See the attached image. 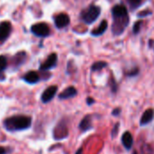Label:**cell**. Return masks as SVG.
Listing matches in <instances>:
<instances>
[{
    "instance_id": "cell-1",
    "label": "cell",
    "mask_w": 154,
    "mask_h": 154,
    "mask_svg": "<svg viewBox=\"0 0 154 154\" xmlns=\"http://www.w3.org/2000/svg\"><path fill=\"white\" fill-rule=\"evenodd\" d=\"M112 32L115 35H121L129 24L128 10L124 5H116L112 8Z\"/></svg>"
},
{
    "instance_id": "cell-2",
    "label": "cell",
    "mask_w": 154,
    "mask_h": 154,
    "mask_svg": "<svg viewBox=\"0 0 154 154\" xmlns=\"http://www.w3.org/2000/svg\"><path fill=\"white\" fill-rule=\"evenodd\" d=\"M4 127L9 132L23 131L30 128L32 118L27 116H13L4 120Z\"/></svg>"
},
{
    "instance_id": "cell-3",
    "label": "cell",
    "mask_w": 154,
    "mask_h": 154,
    "mask_svg": "<svg viewBox=\"0 0 154 154\" xmlns=\"http://www.w3.org/2000/svg\"><path fill=\"white\" fill-rule=\"evenodd\" d=\"M101 13V9L99 6L91 5L85 10H83L80 14L81 20L87 23V24H92L94 22L97 21V19L99 17Z\"/></svg>"
},
{
    "instance_id": "cell-4",
    "label": "cell",
    "mask_w": 154,
    "mask_h": 154,
    "mask_svg": "<svg viewBox=\"0 0 154 154\" xmlns=\"http://www.w3.org/2000/svg\"><path fill=\"white\" fill-rule=\"evenodd\" d=\"M69 135V129L65 120H61L53 130V137L55 140H62Z\"/></svg>"
},
{
    "instance_id": "cell-5",
    "label": "cell",
    "mask_w": 154,
    "mask_h": 154,
    "mask_svg": "<svg viewBox=\"0 0 154 154\" xmlns=\"http://www.w3.org/2000/svg\"><path fill=\"white\" fill-rule=\"evenodd\" d=\"M32 32L38 37H47L50 34V28L45 23H38L32 26Z\"/></svg>"
},
{
    "instance_id": "cell-6",
    "label": "cell",
    "mask_w": 154,
    "mask_h": 154,
    "mask_svg": "<svg viewBox=\"0 0 154 154\" xmlns=\"http://www.w3.org/2000/svg\"><path fill=\"white\" fill-rule=\"evenodd\" d=\"M12 31L11 23L8 21H3L0 23V44L3 43L10 35Z\"/></svg>"
},
{
    "instance_id": "cell-7",
    "label": "cell",
    "mask_w": 154,
    "mask_h": 154,
    "mask_svg": "<svg viewBox=\"0 0 154 154\" xmlns=\"http://www.w3.org/2000/svg\"><path fill=\"white\" fill-rule=\"evenodd\" d=\"M57 60H58V56L56 53H51L48 58L47 60L42 62L40 66V70L42 71H47L49 69H53L56 64H57Z\"/></svg>"
},
{
    "instance_id": "cell-8",
    "label": "cell",
    "mask_w": 154,
    "mask_h": 154,
    "mask_svg": "<svg viewBox=\"0 0 154 154\" xmlns=\"http://www.w3.org/2000/svg\"><path fill=\"white\" fill-rule=\"evenodd\" d=\"M57 91H58L57 86H51V87L47 88L42 94V97H41L42 102L44 104H47L50 101H51L53 99V97H55V95L57 94Z\"/></svg>"
},
{
    "instance_id": "cell-9",
    "label": "cell",
    "mask_w": 154,
    "mask_h": 154,
    "mask_svg": "<svg viewBox=\"0 0 154 154\" xmlns=\"http://www.w3.org/2000/svg\"><path fill=\"white\" fill-rule=\"evenodd\" d=\"M70 19L69 16L67 14L61 13L59 14L58 15L55 16L54 18V23H55V26L59 29H62L65 28L66 26H68L69 24Z\"/></svg>"
},
{
    "instance_id": "cell-10",
    "label": "cell",
    "mask_w": 154,
    "mask_h": 154,
    "mask_svg": "<svg viewBox=\"0 0 154 154\" xmlns=\"http://www.w3.org/2000/svg\"><path fill=\"white\" fill-rule=\"evenodd\" d=\"M93 125H92V116L90 115H88L86 116L83 117V119L80 121L79 125V128L81 132L85 133L88 130H90L92 128Z\"/></svg>"
},
{
    "instance_id": "cell-11",
    "label": "cell",
    "mask_w": 154,
    "mask_h": 154,
    "mask_svg": "<svg viewBox=\"0 0 154 154\" xmlns=\"http://www.w3.org/2000/svg\"><path fill=\"white\" fill-rule=\"evenodd\" d=\"M122 143L124 145V147L127 150V151H130L133 147V144H134V138H133V135L130 132H125L122 135Z\"/></svg>"
},
{
    "instance_id": "cell-12",
    "label": "cell",
    "mask_w": 154,
    "mask_h": 154,
    "mask_svg": "<svg viewBox=\"0 0 154 154\" xmlns=\"http://www.w3.org/2000/svg\"><path fill=\"white\" fill-rule=\"evenodd\" d=\"M154 117V110L152 108H149L147 110L144 111V113L143 114L142 117H141V120H140V125L142 126H144L148 124H150L152 120H153Z\"/></svg>"
},
{
    "instance_id": "cell-13",
    "label": "cell",
    "mask_w": 154,
    "mask_h": 154,
    "mask_svg": "<svg viewBox=\"0 0 154 154\" xmlns=\"http://www.w3.org/2000/svg\"><path fill=\"white\" fill-rule=\"evenodd\" d=\"M78 94V91L77 89L70 86V87H68L67 88H65L60 95H59V98L63 100V99H69V98H71V97H74L75 96H77Z\"/></svg>"
},
{
    "instance_id": "cell-14",
    "label": "cell",
    "mask_w": 154,
    "mask_h": 154,
    "mask_svg": "<svg viewBox=\"0 0 154 154\" xmlns=\"http://www.w3.org/2000/svg\"><path fill=\"white\" fill-rule=\"evenodd\" d=\"M23 80L29 84H35L40 80V76L36 71L31 70L23 76Z\"/></svg>"
},
{
    "instance_id": "cell-15",
    "label": "cell",
    "mask_w": 154,
    "mask_h": 154,
    "mask_svg": "<svg viewBox=\"0 0 154 154\" xmlns=\"http://www.w3.org/2000/svg\"><path fill=\"white\" fill-rule=\"evenodd\" d=\"M107 27H108L107 21H106V20H103V21H101L99 26L97 27L96 29H94V30L91 32V34H92L93 36H100V35H102V34L106 31Z\"/></svg>"
},
{
    "instance_id": "cell-16",
    "label": "cell",
    "mask_w": 154,
    "mask_h": 154,
    "mask_svg": "<svg viewBox=\"0 0 154 154\" xmlns=\"http://www.w3.org/2000/svg\"><path fill=\"white\" fill-rule=\"evenodd\" d=\"M106 66H107V63L106 61H97V62L93 63V65L91 66V70L92 71H98V70L103 69Z\"/></svg>"
},
{
    "instance_id": "cell-17",
    "label": "cell",
    "mask_w": 154,
    "mask_h": 154,
    "mask_svg": "<svg viewBox=\"0 0 154 154\" xmlns=\"http://www.w3.org/2000/svg\"><path fill=\"white\" fill-rule=\"evenodd\" d=\"M126 2L129 5L131 10L134 11V10H136L142 5L143 0H126Z\"/></svg>"
},
{
    "instance_id": "cell-18",
    "label": "cell",
    "mask_w": 154,
    "mask_h": 154,
    "mask_svg": "<svg viewBox=\"0 0 154 154\" xmlns=\"http://www.w3.org/2000/svg\"><path fill=\"white\" fill-rule=\"evenodd\" d=\"M7 67V60L4 55H0V73L3 72Z\"/></svg>"
},
{
    "instance_id": "cell-19",
    "label": "cell",
    "mask_w": 154,
    "mask_h": 154,
    "mask_svg": "<svg viewBox=\"0 0 154 154\" xmlns=\"http://www.w3.org/2000/svg\"><path fill=\"white\" fill-rule=\"evenodd\" d=\"M142 24H143V21H137L135 22L134 25V28H133V32L134 34H137L140 30H141V27H142Z\"/></svg>"
},
{
    "instance_id": "cell-20",
    "label": "cell",
    "mask_w": 154,
    "mask_h": 154,
    "mask_svg": "<svg viewBox=\"0 0 154 154\" xmlns=\"http://www.w3.org/2000/svg\"><path fill=\"white\" fill-rule=\"evenodd\" d=\"M119 125H120V124L119 123H117V124H116V125L114 126V128H113V130H112V133H111V135H112V137L114 138V137H116V134H118V131H119Z\"/></svg>"
},
{
    "instance_id": "cell-21",
    "label": "cell",
    "mask_w": 154,
    "mask_h": 154,
    "mask_svg": "<svg viewBox=\"0 0 154 154\" xmlns=\"http://www.w3.org/2000/svg\"><path fill=\"white\" fill-rule=\"evenodd\" d=\"M110 86H111V90H112V92L113 93H116V91H117V84H116V82L115 81V79L112 78L111 79V84H110Z\"/></svg>"
},
{
    "instance_id": "cell-22",
    "label": "cell",
    "mask_w": 154,
    "mask_h": 154,
    "mask_svg": "<svg viewBox=\"0 0 154 154\" xmlns=\"http://www.w3.org/2000/svg\"><path fill=\"white\" fill-rule=\"evenodd\" d=\"M138 73H139V69L137 68H135L134 69H132L131 71L127 72V76L128 77H134V76L138 75Z\"/></svg>"
},
{
    "instance_id": "cell-23",
    "label": "cell",
    "mask_w": 154,
    "mask_h": 154,
    "mask_svg": "<svg viewBox=\"0 0 154 154\" xmlns=\"http://www.w3.org/2000/svg\"><path fill=\"white\" fill-rule=\"evenodd\" d=\"M120 113H121V108H120V107H116V108H115V109L113 110L112 115H113L114 116H118L120 115Z\"/></svg>"
},
{
    "instance_id": "cell-24",
    "label": "cell",
    "mask_w": 154,
    "mask_h": 154,
    "mask_svg": "<svg viewBox=\"0 0 154 154\" xmlns=\"http://www.w3.org/2000/svg\"><path fill=\"white\" fill-rule=\"evenodd\" d=\"M152 14V12L151 11H148V10H145L143 12H141L139 13V16H146V15H151Z\"/></svg>"
},
{
    "instance_id": "cell-25",
    "label": "cell",
    "mask_w": 154,
    "mask_h": 154,
    "mask_svg": "<svg viewBox=\"0 0 154 154\" xmlns=\"http://www.w3.org/2000/svg\"><path fill=\"white\" fill-rule=\"evenodd\" d=\"M95 103V100L92 98V97H88L87 98V104L88 105V106H91L92 104H94Z\"/></svg>"
},
{
    "instance_id": "cell-26",
    "label": "cell",
    "mask_w": 154,
    "mask_h": 154,
    "mask_svg": "<svg viewBox=\"0 0 154 154\" xmlns=\"http://www.w3.org/2000/svg\"><path fill=\"white\" fill-rule=\"evenodd\" d=\"M0 154H6V149L5 147L0 146Z\"/></svg>"
},
{
    "instance_id": "cell-27",
    "label": "cell",
    "mask_w": 154,
    "mask_h": 154,
    "mask_svg": "<svg viewBox=\"0 0 154 154\" xmlns=\"http://www.w3.org/2000/svg\"><path fill=\"white\" fill-rule=\"evenodd\" d=\"M82 152H83V149L82 148H79L75 154H82Z\"/></svg>"
},
{
    "instance_id": "cell-28",
    "label": "cell",
    "mask_w": 154,
    "mask_h": 154,
    "mask_svg": "<svg viewBox=\"0 0 154 154\" xmlns=\"http://www.w3.org/2000/svg\"><path fill=\"white\" fill-rule=\"evenodd\" d=\"M134 154H137V152H134Z\"/></svg>"
}]
</instances>
